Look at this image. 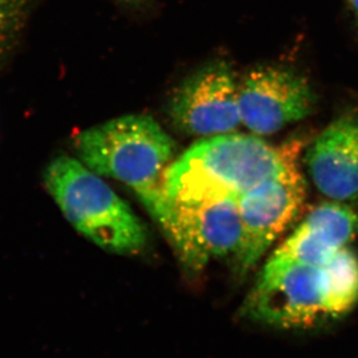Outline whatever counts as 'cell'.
<instances>
[{
	"label": "cell",
	"mask_w": 358,
	"mask_h": 358,
	"mask_svg": "<svg viewBox=\"0 0 358 358\" xmlns=\"http://www.w3.org/2000/svg\"><path fill=\"white\" fill-rule=\"evenodd\" d=\"M170 117L192 136L227 134L242 124L238 84L224 61L210 63L187 77L170 100Z\"/></svg>",
	"instance_id": "7"
},
{
	"label": "cell",
	"mask_w": 358,
	"mask_h": 358,
	"mask_svg": "<svg viewBox=\"0 0 358 358\" xmlns=\"http://www.w3.org/2000/svg\"><path fill=\"white\" fill-rule=\"evenodd\" d=\"M307 166L314 185L338 203H358V120L333 121L310 145Z\"/></svg>",
	"instance_id": "10"
},
{
	"label": "cell",
	"mask_w": 358,
	"mask_h": 358,
	"mask_svg": "<svg viewBox=\"0 0 358 358\" xmlns=\"http://www.w3.org/2000/svg\"><path fill=\"white\" fill-rule=\"evenodd\" d=\"M50 196L70 224L107 252L131 255L147 243V231L131 207L78 159L61 156L45 173Z\"/></svg>",
	"instance_id": "4"
},
{
	"label": "cell",
	"mask_w": 358,
	"mask_h": 358,
	"mask_svg": "<svg viewBox=\"0 0 358 358\" xmlns=\"http://www.w3.org/2000/svg\"><path fill=\"white\" fill-rule=\"evenodd\" d=\"M159 226L189 271H201L213 259L236 257L241 245V217L233 196L171 200Z\"/></svg>",
	"instance_id": "5"
},
{
	"label": "cell",
	"mask_w": 358,
	"mask_h": 358,
	"mask_svg": "<svg viewBox=\"0 0 358 358\" xmlns=\"http://www.w3.org/2000/svg\"><path fill=\"white\" fill-rule=\"evenodd\" d=\"M80 162L99 176L129 186L159 224L171 199L163 187L175 145L152 117L131 114L82 131L75 138Z\"/></svg>",
	"instance_id": "3"
},
{
	"label": "cell",
	"mask_w": 358,
	"mask_h": 358,
	"mask_svg": "<svg viewBox=\"0 0 358 358\" xmlns=\"http://www.w3.org/2000/svg\"><path fill=\"white\" fill-rule=\"evenodd\" d=\"M358 303V256L342 249L322 264L266 261L245 308L284 328L312 327L349 313Z\"/></svg>",
	"instance_id": "1"
},
{
	"label": "cell",
	"mask_w": 358,
	"mask_h": 358,
	"mask_svg": "<svg viewBox=\"0 0 358 358\" xmlns=\"http://www.w3.org/2000/svg\"><path fill=\"white\" fill-rule=\"evenodd\" d=\"M349 7L358 20V0H348Z\"/></svg>",
	"instance_id": "13"
},
{
	"label": "cell",
	"mask_w": 358,
	"mask_h": 358,
	"mask_svg": "<svg viewBox=\"0 0 358 358\" xmlns=\"http://www.w3.org/2000/svg\"><path fill=\"white\" fill-rule=\"evenodd\" d=\"M315 93L308 80L282 66L252 70L238 84L242 124L255 134H275L313 112Z\"/></svg>",
	"instance_id": "8"
},
{
	"label": "cell",
	"mask_w": 358,
	"mask_h": 358,
	"mask_svg": "<svg viewBox=\"0 0 358 358\" xmlns=\"http://www.w3.org/2000/svg\"><path fill=\"white\" fill-rule=\"evenodd\" d=\"M303 142L280 147L245 134H220L196 142L170 163L163 177L166 196L177 201L238 196L299 159Z\"/></svg>",
	"instance_id": "2"
},
{
	"label": "cell",
	"mask_w": 358,
	"mask_h": 358,
	"mask_svg": "<svg viewBox=\"0 0 358 358\" xmlns=\"http://www.w3.org/2000/svg\"><path fill=\"white\" fill-rule=\"evenodd\" d=\"M298 159L238 198L242 241L235 259L242 275L259 264L303 208L306 182Z\"/></svg>",
	"instance_id": "6"
},
{
	"label": "cell",
	"mask_w": 358,
	"mask_h": 358,
	"mask_svg": "<svg viewBox=\"0 0 358 358\" xmlns=\"http://www.w3.org/2000/svg\"><path fill=\"white\" fill-rule=\"evenodd\" d=\"M124 6L131 7V8H143L152 3V0H115Z\"/></svg>",
	"instance_id": "12"
},
{
	"label": "cell",
	"mask_w": 358,
	"mask_h": 358,
	"mask_svg": "<svg viewBox=\"0 0 358 358\" xmlns=\"http://www.w3.org/2000/svg\"><path fill=\"white\" fill-rule=\"evenodd\" d=\"M357 234V210L338 201L322 203L303 217L268 261L322 264L347 248Z\"/></svg>",
	"instance_id": "9"
},
{
	"label": "cell",
	"mask_w": 358,
	"mask_h": 358,
	"mask_svg": "<svg viewBox=\"0 0 358 358\" xmlns=\"http://www.w3.org/2000/svg\"><path fill=\"white\" fill-rule=\"evenodd\" d=\"M27 7L28 0H0V59L20 31Z\"/></svg>",
	"instance_id": "11"
}]
</instances>
